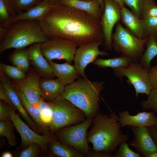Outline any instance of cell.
Listing matches in <instances>:
<instances>
[{"label":"cell","mask_w":157,"mask_h":157,"mask_svg":"<svg viewBox=\"0 0 157 157\" xmlns=\"http://www.w3.org/2000/svg\"><path fill=\"white\" fill-rule=\"evenodd\" d=\"M27 50L31 64L40 76L46 78H54L55 76L51 67L41 51L40 43L33 44Z\"/></svg>","instance_id":"2e32d148"},{"label":"cell","mask_w":157,"mask_h":157,"mask_svg":"<svg viewBox=\"0 0 157 157\" xmlns=\"http://www.w3.org/2000/svg\"><path fill=\"white\" fill-rule=\"evenodd\" d=\"M16 49L11 55L10 58L13 64L24 72L28 69L30 59L27 49Z\"/></svg>","instance_id":"484cf974"},{"label":"cell","mask_w":157,"mask_h":157,"mask_svg":"<svg viewBox=\"0 0 157 157\" xmlns=\"http://www.w3.org/2000/svg\"><path fill=\"white\" fill-rule=\"evenodd\" d=\"M140 105L143 110H151L157 114V89H153L145 100L142 101Z\"/></svg>","instance_id":"d6a6232c"},{"label":"cell","mask_w":157,"mask_h":157,"mask_svg":"<svg viewBox=\"0 0 157 157\" xmlns=\"http://www.w3.org/2000/svg\"><path fill=\"white\" fill-rule=\"evenodd\" d=\"M48 39L40 29L38 20H19L8 28L5 38L0 42V53L9 49L23 48Z\"/></svg>","instance_id":"277c9868"},{"label":"cell","mask_w":157,"mask_h":157,"mask_svg":"<svg viewBox=\"0 0 157 157\" xmlns=\"http://www.w3.org/2000/svg\"><path fill=\"white\" fill-rule=\"evenodd\" d=\"M134 62L129 57L122 55L121 56L108 59H97L93 63L101 68L110 67L113 69L120 67H126Z\"/></svg>","instance_id":"cb8c5ba5"},{"label":"cell","mask_w":157,"mask_h":157,"mask_svg":"<svg viewBox=\"0 0 157 157\" xmlns=\"http://www.w3.org/2000/svg\"><path fill=\"white\" fill-rule=\"evenodd\" d=\"M38 21L41 30L49 39L64 40L78 47L95 41L104 42L100 19L72 7L54 5Z\"/></svg>","instance_id":"6da1fadb"},{"label":"cell","mask_w":157,"mask_h":157,"mask_svg":"<svg viewBox=\"0 0 157 157\" xmlns=\"http://www.w3.org/2000/svg\"><path fill=\"white\" fill-rule=\"evenodd\" d=\"M157 36L152 35L149 36L145 47L146 49L139 58V63L148 72L151 68L150 63L157 56Z\"/></svg>","instance_id":"7402d4cb"},{"label":"cell","mask_w":157,"mask_h":157,"mask_svg":"<svg viewBox=\"0 0 157 157\" xmlns=\"http://www.w3.org/2000/svg\"><path fill=\"white\" fill-rule=\"evenodd\" d=\"M51 101L53 113L49 126L52 131L81 123L86 119L83 112L69 101L59 96Z\"/></svg>","instance_id":"8992f818"},{"label":"cell","mask_w":157,"mask_h":157,"mask_svg":"<svg viewBox=\"0 0 157 157\" xmlns=\"http://www.w3.org/2000/svg\"><path fill=\"white\" fill-rule=\"evenodd\" d=\"M1 157H13V156L12 154L9 152H5L1 155Z\"/></svg>","instance_id":"ee69618b"},{"label":"cell","mask_w":157,"mask_h":157,"mask_svg":"<svg viewBox=\"0 0 157 157\" xmlns=\"http://www.w3.org/2000/svg\"><path fill=\"white\" fill-rule=\"evenodd\" d=\"M115 75L121 81L124 76L127 77L126 83L132 85L135 92V97L139 94L149 95L153 89L149 78V72L138 62H133L126 67H120L113 69Z\"/></svg>","instance_id":"ba28073f"},{"label":"cell","mask_w":157,"mask_h":157,"mask_svg":"<svg viewBox=\"0 0 157 157\" xmlns=\"http://www.w3.org/2000/svg\"><path fill=\"white\" fill-rule=\"evenodd\" d=\"M40 110V118L42 122L49 126L52 119L53 108L51 101L45 102L42 99L39 106Z\"/></svg>","instance_id":"f546056e"},{"label":"cell","mask_w":157,"mask_h":157,"mask_svg":"<svg viewBox=\"0 0 157 157\" xmlns=\"http://www.w3.org/2000/svg\"><path fill=\"white\" fill-rule=\"evenodd\" d=\"M0 121H8L11 120L9 110L0 101Z\"/></svg>","instance_id":"74e56055"},{"label":"cell","mask_w":157,"mask_h":157,"mask_svg":"<svg viewBox=\"0 0 157 157\" xmlns=\"http://www.w3.org/2000/svg\"><path fill=\"white\" fill-rule=\"evenodd\" d=\"M157 17V4L155 2L147 4L143 10L141 19L151 17Z\"/></svg>","instance_id":"8d00e7d4"},{"label":"cell","mask_w":157,"mask_h":157,"mask_svg":"<svg viewBox=\"0 0 157 157\" xmlns=\"http://www.w3.org/2000/svg\"><path fill=\"white\" fill-rule=\"evenodd\" d=\"M118 116L121 127L128 126L138 127L153 126L156 117L152 111L139 112L132 115L128 110H125L120 113Z\"/></svg>","instance_id":"9a60e30c"},{"label":"cell","mask_w":157,"mask_h":157,"mask_svg":"<svg viewBox=\"0 0 157 157\" xmlns=\"http://www.w3.org/2000/svg\"><path fill=\"white\" fill-rule=\"evenodd\" d=\"M99 1L100 5L101 8L103 12L104 8V0H99Z\"/></svg>","instance_id":"7dc6e473"},{"label":"cell","mask_w":157,"mask_h":157,"mask_svg":"<svg viewBox=\"0 0 157 157\" xmlns=\"http://www.w3.org/2000/svg\"><path fill=\"white\" fill-rule=\"evenodd\" d=\"M9 111L11 120L21 137L22 144L28 145L30 143L34 142L42 148H45L48 143L51 141L50 138L46 135H40L32 130L12 109L9 110Z\"/></svg>","instance_id":"7c38bea8"},{"label":"cell","mask_w":157,"mask_h":157,"mask_svg":"<svg viewBox=\"0 0 157 157\" xmlns=\"http://www.w3.org/2000/svg\"><path fill=\"white\" fill-rule=\"evenodd\" d=\"M17 14L9 0H0V27L8 28Z\"/></svg>","instance_id":"603a6c76"},{"label":"cell","mask_w":157,"mask_h":157,"mask_svg":"<svg viewBox=\"0 0 157 157\" xmlns=\"http://www.w3.org/2000/svg\"><path fill=\"white\" fill-rule=\"evenodd\" d=\"M92 126L87 132V139L96 152L110 154L122 142L129 139L128 135L121 129L119 117L115 112L109 115L98 113L93 119Z\"/></svg>","instance_id":"7a4b0ae2"},{"label":"cell","mask_w":157,"mask_h":157,"mask_svg":"<svg viewBox=\"0 0 157 157\" xmlns=\"http://www.w3.org/2000/svg\"><path fill=\"white\" fill-rule=\"evenodd\" d=\"M145 37L154 35L157 36V17L141 19Z\"/></svg>","instance_id":"836d02e7"},{"label":"cell","mask_w":157,"mask_h":157,"mask_svg":"<svg viewBox=\"0 0 157 157\" xmlns=\"http://www.w3.org/2000/svg\"><path fill=\"white\" fill-rule=\"evenodd\" d=\"M9 0L11 2V1H12V0Z\"/></svg>","instance_id":"816d5d0a"},{"label":"cell","mask_w":157,"mask_h":157,"mask_svg":"<svg viewBox=\"0 0 157 157\" xmlns=\"http://www.w3.org/2000/svg\"><path fill=\"white\" fill-rule=\"evenodd\" d=\"M58 4L67 5L85 11L100 19L103 13L99 0L89 1L80 0H60Z\"/></svg>","instance_id":"44dd1931"},{"label":"cell","mask_w":157,"mask_h":157,"mask_svg":"<svg viewBox=\"0 0 157 157\" xmlns=\"http://www.w3.org/2000/svg\"><path fill=\"white\" fill-rule=\"evenodd\" d=\"M43 0H12L11 3L15 12L18 14L34 6Z\"/></svg>","instance_id":"4dcf8cb0"},{"label":"cell","mask_w":157,"mask_h":157,"mask_svg":"<svg viewBox=\"0 0 157 157\" xmlns=\"http://www.w3.org/2000/svg\"><path fill=\"white\" fill-rule=\"evenodd\" d=\"M153 127L157 131V117H156Z\"/></svg>","instance_id":"681fc988"},{"label":"cell","mask_w":157,"mask_h":157,"mask_svg":"<svg viewBox=\"0 0 157 157\" xmlns=\"http://www.w3.org/2000/svg\"><path fill=\"white\" fill-rule=\"evenodd\" d=\"M0 98L8 104L13 109L16 108L6 90L1 83L0 84Z\"/></svg>","instance_id":"ab89813d"},{"label":"cell","mask_w":157,"mask_h":157,"mask_svg":"<svg viewBox=\"0 0 157 157\" xmlns=\"http://www.w3.org/2000/svg\"><path fill=\"white\" fill-rule=\"evenodd\" d=\"M88 157H115L114 155L109 154L103 152H96L94 151L92 152L90 151L87 155Z\"/></svg>","instance_id":"60d3db41"},{"label":"cell","mask_w":157,"mask_h":157,"mask_svg":"<svg viewBox=\"0 0 157 157\" xmlns=\"http://www.w3.org/2000/svg\"><path fill=\"white\" fill-rule=\"evenodd\" d=\"M150 134L154 140L157 147V131L153 126L148 127Z\"/></svg>","instance_id":"b9f144b4"},{"label":"cell","mask_w":157,"mask_h":157,"mask_svg":"<svg viewBox=\"0 0 157 157\" xmlns=\"http://www.w3.org/2000/svg\"><path fill=\"white\" fill-rule=\"evenodd\" d=\"M8 31V28L0 27V41L1 42L5 38Z\"/></svg>","instance_id":"7bdbcfd3"},{"label":"cell","mask_w":157,"mask_h":157,"mask_svg":"<svg viewBox=\"0 0 157 157\" xmlns=\"http://www.w3.org/2000/svg\"><path fill=\"white\" fill-rule=\"evenodd\" d=\"M148 37L138 38L119 22L112 35L113 48L117 52L131 58L134 62H138L145 51V45Z\"/></svg>","instance_id":"5b68a950"},{"label":"cell","mask_w":157,"mask_h":157,"mask_svg":"<svg viewBox=\"0 0 157 157\" xmlns=\"http://www.w3.org/2000/svg\"><path fill=\"white\" fill-rule=\"evenodd\" d=\"M38 145L37 144L32 142L28 145L27 147L21 153L20 157H35L38 153Z\"/></svg>","instance_id":"d590c367"},{"label":"cell","mask_w":157,"mask_h":157,"mask_svg":"<svg viewBox=\"0 0 157 157\" xmlns=\"http://www.w3.org/2000/svg\"><path fill=\"white\" fill-rule=\"evenodd\" d=\"M16 91L22 105L27 112L36 123L42 127L44 126V124L42 122L41 119L40 110L39 108L35 107L30 103L22 92L18 90Z\"/></svg>","instance_id":"4316f807"},{"label":"cell","mask_w":157,"mask_h":157,"mask_svg":"<svg viewBox=\"0 0 157 157\" xmlns=\"http://www.w3.org/2000/svg\"><path fill=\"white\" fill-rule=\"evenodd\" d=\"M1 71L16 81H20L26 77L24 72L15 66L0 63Z\"/></svg>","instance_id":"f1b7e54d"},{"label":"cell","mask_w":157,"mask_h":157,"mask_svg":"<svg viewBox=\"0 0 157 157\" xmlns=\"http://www.w3.org/2000/svg\"><path fill=\"white\" fill-rule=\"evenodd\" d=\"M40 76L39 74L31 73L23 80L15 82L18 90L24 95L30 103L38 108L42 99L40 88Z\"/></svg>","instance_id":"4fadbf2b"},{"label":"cell","mask_w":157,"mask_h":157,"mask_svg":"<svg viewBox=\"0 0 157 157\" xmlns=\"http://www.w3.org/2000/svg\"><path fill=\"white\" fill-rule=\"evenodd\" d=\"M121 21L126 28L138 38L142 39L146 37L142 20L125 7L121 10Z\"/></svg>","instance_id":"d6986e66"},{"label":"cell","mask_w":157,"mask_h":157,"mask_svg":"<svg viewBox=\"0 0 157 157\" xmlns=\"http://www.w3.org/2000/svg\"><path fill=\"white\" fill-rule=\"evenodd\" d=\"M49 3H50L53 5H57L58 4L60 0H43Z\"/></svg>","instance_id":"bcb514c9"},{"label":"cell","mask_w":157,"mask_h":157,"mask_svg":"<svg viewBox=\"0 0 157 157\" xmlns=\"http://www.w3.org/2000/svg\"><path fill=\"white\" fill-rule=\"evenodd\" d=\"M134 138L129 144L133 147L142 156L146 157L150 152L157 151L155 143L151 136L148 127L129 126Z\"/></svg>","instance_id":"5bb4252c"},{"label":"cell","mask_w":157,"mask_h":157,"mask_svg":"<svg viewBox=\"0 0 157 157\" xmlns=\"http://www.w3.org/2000/svg\"></svg>","instance_id":"db71d44e"},{"label":"cell","mask_w":157,"mask_h":157,"mask_svg":"<svg viewBox=\"0 0 157 157\" xmlns=\"http://www.w3.org/2000/svg\"><path fill=\"white\" fill-rule=\"evenodd\" d=\"M123 1L124 4L141 19L145 6L150 3L155 2V0H123Z\"/></svg>","instance_id":"83f0119b"},{"label":"cell","mask_w":157,"mask_h":157,"mask_svg":"<svg viewBox=\"0 0 157 157\" xmlns=\"http://www.w3.org/2000/svg\"><path fill=\"white\" fill-rule=\"evenodd\" d=\"M65 85L58 78L40 79V88L42 97L44 100L52 101L63 93Z\"/></svg>","instance_id":"ac0fdd59"},{"label":"cell","mask_w":157,"mask_h":157,"mask_svg":"<svg viewBox=\"0 0 157 157\" xmlns=\"http://www.w3.org/2000/svg\"><path fill=\"white\" fill-rule=\"evenodd\" d=\"M80 0L84 1H92L93 0Z\"/></svg>","instance_id":"f907efd6"},{"label":"cell","mask_w":157,"mask_h":157,"mask_svg":"<svg viewBox=\"0 0 157 157\" xmlns=\"http://www.w3.org/2000/svg\"><path fill=\"white\" fill-rule=\"evenodd\" d=\"M104 42L95 41L81 45L77 49L74 61V67L80 75L83 78L87 77L85 69L90 63H93L99 56H108L105 51H101L99 47Z\"/></svg>","instance_id":"8fae6325"},{"label":"cell","mask_w":157,"mask_h":157,"mask_svg":"<svg viewBox=\"0 0 157 157\" xmlns=\"http://www.w3.org/2000/svg\"><path fill=\"white\" fill-rule=\"evenodd\" d=\"M0 135L5 137L10 145L15 146L16 144L15 137L11 125L8 121H0Z\"/></svg>","instance_id":"1f68e13d"},{"label":"cell","mask_w":157,"mask_h":157,"mask_svg":"<svg viewBox=\"0 0 157 157\" xmlns=\"http://www.w3.org/2000/svg\"><path fill=\"white\" fill-rule=\"evenodd\" d=\"M129 144L126 142L121 143L119 145V148L115 153L116 157H140L141 155L136 153L129 147Z\"/></svg>","instance_id":"e575fe53"},{"label":"cell","mask_w":157,"mask_h":157,"mask_svg":"<svg viewBox=\"0 0 157 157\" xmlns=\"http://www.w3.org/2000/svg\"><path fill=\"white\" fill-rule=\"evenodd\" d=\"M55 5L43 1L37 5L17 14L12 24L21 20H37L42 17Z\"/></svg>","instance_id":"ffe728a7"},{"label":"cell","mask_w":157,"mask_h":157,"mask_svg":"<svg viewBox=\"0 0 157 157\" xmlns=\"http://www.w3.org/2000/svg\"><path fill=\"white\" fill-rule=\"evenodd\" d=\"M149 74L152 86L154 89H157V65L151 67Z\"/></svg>","instance_id":"f35d334b"},{"label":"cell","mask_w":157,"mask_h":157,"mask_svg":"<svg viewBox=\"0 0 157 157\" xmlns=\"http://www.w3.org/2000/svg\"><path fill=\"white\" fill-rule=\"evenodd\" d=\"M146 157H157V151L149 152Z\"/></svg>","instance_id":"f6af8a7d"},{"label":"cell","mask_w":157,"mask_h":157,"mask_svg":"<svg viewBox=\"0 0 157 157\" xmlns=\"http://www.w3.org/2000/svg\"><path fill=\"white\" fill-rule=\"evenodd\" d=\"M51 150L55 155L60 157H83L84 155L68 145L58 141H51Z\"/></svg>","instance_id":"d4e9b609"},{"label":"cell","mask_w":157,"mask_h":157,"mask_svg":"<svg viewBox=\"0 0 157 157\" xmlns=\"http://www.w3.org/2000/svg\"><path fill=\"white\" fill-rule=\"evenodd\" d=\"M53 73L65 85L69 84L79 78L80 76L74 66L66 62L62 64H58L53 60L48 61Z\"/></svg>","instance_id":"e0dca14e"},{"label":"cell","mask_w":157,"mask_h":157,"mask_svg":"<svg viewBox=\"0 0 157 157\" xmlns=\"http://www.w3.org/2000/svg\"><path fill=\"white\" fill-rule=\"evenodd\" d=\"M156 61H157V58H156Z\"/></svg>","instance_id":"f5cc1de1"},{"label":"cell","mask_w":157,"mask_h":157,"mask_svg":"<svg viewBox=\"0 0 157 157\" xmlns=\"http://www.w3.org/2000/svg\"><path fill=\"white\" fill-rule=\"evenodd\" d=\"M93 119H86L84 122L63 128L57 131V137L63 144L75 149L87 156L90 151L87 139V130Z\"/></svg>","instance_id":"52a82bcc"},{"label":"cell","mask_w":157,"mask_h":157,"mask_svg":"<svg viewBox=\"0 0 157 157\" xmlns=\"http://www.w3.org/2000/svg\"><path fill=\"white\" fill-rule=\"evenodd\" d=\"M41 51L48 61L53 59L65 60L71 63L74 60L77 46L63 39H48L40 43Z\"/></svg>","instance_id":"9c48e42d"},{"label":"cell","mask_w":157,"mask_h":157,"mask_svg":"<svg viewBox=\"0 0 157 157\" xmlns=\"http://www.w3.org/2000/svg\"><path fill=\"white\" fill-rule=\"evenodd\" d=\"M104 8L100 18L104 35V46L106 51L113 49L112 35L113 28L121 21L122 8L113 0H104Z\"/></svg>","instance_id":"30bf717a"},{"label":"cell","mask_w":157,"mask_h":157,"mask_svg":"<svg viewBox=\"0 0 157 157\" xmlns=\"http://www.w3.org/2000/svg\"><path fill=\"white\" fill-rule=\"evenodd\" d=\"M104 83V81H92L87 78H79L66 85L59 96L81 110L86 119H93L99 111L100 94Z\"/></svg>","instance_id":"3957f363"},{"label":"cell","mask_w":157,"mask_h":157,"mask_svg":"<svg viewBox=\"0 0 157 157\" xmlns=\"http://www.w3.org/2000/svg\"><path fill=\"white\" fill-rule=\"evenodd\" d=\"M118 3L121 6L122 8L124 6V2L123 0H113Z\"/></svg>","instance_id":"c3c4849f"}]
</instances>
